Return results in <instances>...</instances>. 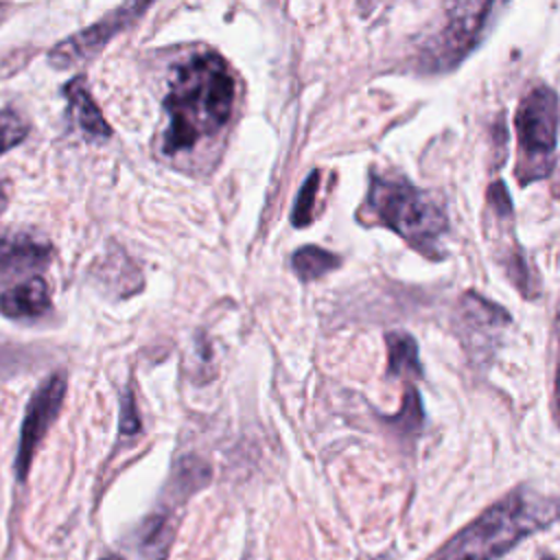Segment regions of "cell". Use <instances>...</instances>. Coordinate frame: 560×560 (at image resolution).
Wrapping results in <instances>:
<instances>
[{"mask_svg": "<svg viewBox=\"0 0 560 560\" xmlns=\"http://www.w3.org/2000/svg\"><path fill=\"white\" fill-rule=\"evenodd\" d=\"M236 83L219 52L203 50L184 59L168 83L164 96L166 129L162 151L177 155L217 136L234 109Z\"/></svg>", "mask_w": 560, "mask_h": 560, "instance_id": "1", "label": "cell"}, {"mask_svg": "<svg viewBox=\"0 0 560 560\" xmlns=\"http://www.w3.org/2000/svg\"><path fill=\"white\" fill-rule=\"evenodd\" d=\"M560 518V501L518 488L481 512L429 560H497L527 534Z\"/></svg>", "mask_w": 560, "mask_h": 560, "instance_id": "2", "label": "cell"}, {"mask_svg": "<svg viewBox=\"0 0 560 560\" xmlns=\"http://www.w3.org/2000/svg\"><path fill=\"white\" fill-rule=\"evenodd\" d=\"M365 210L376 223L394 230L413 249L429 258H442V238L448 232V219L442 206L405 177L372 175Z\"/></svg>", "mask_w": 560, "mask_h": 560, "instance_id": "3", "label": "cell"}, {"mask_svg": "<svg viewBox=\"0 0 560 560\" xmlns=\"http://www.w3.org/2000/svg\"><path fill=\"white\" fill-rule=\"evenodd\" d=\"M518 164L516 175L521 184L542 179L553 166L558 142V96L547 85L532 88L518 103L516 116Z\"/></svg>", "mask_w": 560, "mask_h": 560, "instance_id": "4", "label": "cell"}, {"mask_svg": "<svg viewBox=\"0 0 560 560\" xmlns=\"http://www.w3.org/2000/svg\"><path fill=\"white\" fill-rule=\"evenodd\" d=\"M492 2H459L448 9L446 24L427 42L422 66L429 70L455 68L481 39Z\"/></svg>", "mask_w": 560, "mask_h": 560, "instance_id": "5", "label": "cell"}, {"mask_svg": "<svg viewBox=\"0 0 560 560\" xmlns=\"http://www.w3.org/2000/svg\"><path fill=\"white\" fill-rule=\"evenodd\" d=\"M66 372H52L48 374L42 385L35 389L31 396L26 411H24V422L20 431V444H18V455H15V475L20 481L26 479L33 455L46 435L48 427L57 418L63 396H66Z\"/></svg>", "mask_w": 560, "mask_h": 560, "instance_id": "6", "label": "cell"}, {"mask_svg": "<svg viewBox=\"0 0 560 560\" xmlns=\"http://www.w3.org/2000/svg\"><path fill=\"white\" fill-rule=\"evenodd\" d=\"M147 9H149V4H140V2H129V4L116 7L114 11H109L94 24H90V26L77 31L74 35L61 39L59 44H55L48 50V63L55 66L57 70H66V68H72V66L94 57L118 31L129 26Z\"/></svg>", "mask_w": 560, "mask_h": 560, "instance_id": "7", "label": "cell"}, {"mask_svg": "<svg viewBox=\"0 0 560 560\" xmlns=\"http://www.w3.org/2000/svg\"><path fill=\"white\" fill-rule=\"evenodd\" d=\"M50 308V289L44 278H28L0 293V313L11 319H33Z\"/></svg>", "mask_w": 560, "mask_h": 560, "instance_id": "8", "label": "cell"}, {"mask_svg": "<svg viewBox=\"0 0 560 560\" xmlns=\"http://www.w3.org/2000/svg\"><path fill=\"white\" fill-rule=\"evenodd\" d=\"M52 249L31 234H0V273L44 267Z\"/></svg>", "mask_w": 560, "mask_h": 560, "instance_id": "9", "label": "cell"}, {"mask_svg": "<svg viewBox=\"0 0 560 560\" xmlns=\"http://www.w3.org/2000/svg\"><path fill=\"white\" fill-rule=\"evenodd\" d=\"M63 96L68 98L70 103V109H72V116L77 120V125L81 127V131L92 138V140H105L109 138L112 129L105 120V116L101 114L96 101L92 98L88 85H85V79L83 77H74L72 81H68L63 85Z\"/></svg>", "mask_w": 560, "mask_h": 560, "instance_id": "10", "label": "cell"}, {"mask_svg": "<svg viewBox=\"0 0 560 560\" xmlns=\"http://www.w3.org/2000/svg\"><path fill=\"white\" fill-rule=\"evenodd\" d=\"M385 341L389 376H420V357L416 339L407 332H387Z\"/></svg>", "mask_w": 560, "mask_h": 560, "instance_id": "11", "label": "cell"}, {"mask_svg": "<svg viewBox=\"0 0 560 560\" xmlns=\"http://www.w3.org/2000/svg\"><path fill=\"white\" fill-rule=\"evenodd\" d=\"M291 267L302 280H315L339 267V256L317 245H304L293 252Z\"/></svg>", "mask_w": 560, "mask_h": 560, "instance_id": "12", "label": "cell"}, {"mask_svg": "<svg viewBox=\"0 0 560 560\" xmlns=\"http://www.w3.org/2000/svg\"><path fill=\"white\" fill-rule=\"evenodd\" d=\"M28 133V122L13 107L0 112V155L20 144Z\"/></svg>", "mask_w": 560, "mask_h": 560, "instance_id": "13", "label": "cell"}, {"mask_svg": "<svg viewBox=\"0 0 560 560\" xmlns=\"http://www.w3.org/2000/svg\"><path fill=\"white\" fill-rule=\"evenodd\" d=\"M317 184H319V175L317 171H313L308 175V179L302 184L298 197H295V203H293V225H306L313 217V203H315V192H317Z\"/></svg>", "mask_w": 560, "mask_h": 560, "instance_id": "14", "label": "cell"}, {"mask_svg": "<svg viewBox=\"0 0 560 560\" xmlns=\"http://www.w3.org/2000/svg\"><path fill=\"white\" fill-rule=\"evenodd\" d=\"M556 337H558V357H556V376H553V416L560 424V306L556 315Z\"/></svg>", "mask_w": 560, "mask_h": 560, "instance_id": "15", "label": "cell"}, {"mask_svg": "<svg viewBox=\"0 0 560 560\" xmlns=\"http://www.w3.org/2000/svg\"><path fill=\"white\" fill-rule=\"evenodd\" d=\"M138 429H140V422H138V416H136V409H133V400H131V396L127 394L125 405H122L120 431H122V433H136Z\"/></svg>", "mask_w": 560, "mask_h": 560, "instance_id": "16", "label": "cell"}, {"mask_svg": "<svg viewBox=\"0 0 560 560\" xmlns=\"http://www.w3.org/2000/svg\"><path fill=\"white\" fill-rule=\"evenodd\" d=\"M7 199H9V192H7V184L0 179V212H2V208L7 206Z\"/></svg>", "mask_w": 560, "mask_h": 560, "instance_id": "17", "label": "cell"}, {"mask_svg": "<svg viewBox=\"0 0 560 560\" xmlns=\"http://www.w3.org/2000/svg\"><path fill=\"white\" fill-rule=\"evenodd\" d=\"M101 560H127V558L120 556V553H107V556H103Z\"/></svg>", "mask_w": 560, "mask_h": 560, "instance_id": "18", "label": "cell"}, {"mask_svg": "<svg viewBox=\"0 0 560 560\" xmlns=\"http://www.w3.org/2000/svg\"><path fill=\"white\" fill-rule=\"evenodd\" d=\"M542 560H556V558H551V556H545V558H542Z\"/></svg>", "mask_w": 560, "mask_h": 560, "instance_id": "19", "label": "cell"}]
</instances>
